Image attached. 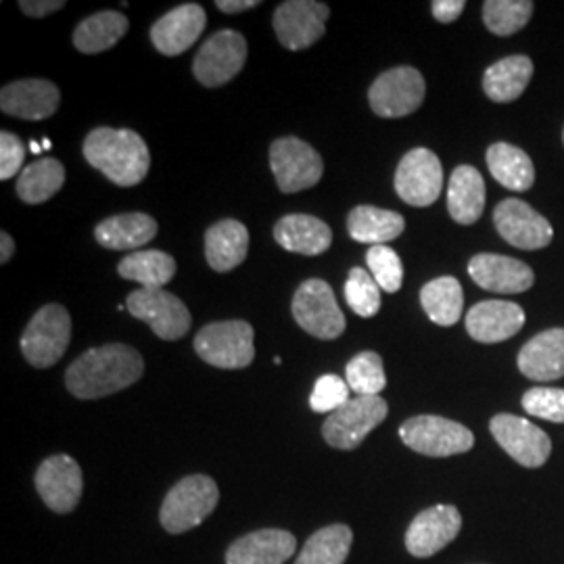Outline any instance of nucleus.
Returning a JSON list of instances; mask_svg holds the SVG:
<instances>
[{
	"label": "nucleus",
	"mask_w": 564,
	"mask_h": 564,
	"mask_svg": "<svg viewBox=\"0 0 564 564\" xmlns=\"http://www.w3.org/2000/svg\"><path fill=\"white\" fill-rule=\"evenodd\" d=\"M144 372L142 356L130 345L107 343L84 351L65 372V384L78 400H101L137 383Z\"/></svg>",
	"instance_id": "obj_1"
},
{
	"label": "nucleus",
	"mask_w": 564,
	"mask_h": 564,
	"mask_svg": "<svg viewBox=\"0 0 564 564\" xmlns=\"http://www.w3.org/2000/svg\"><path fill=\"white\" fill-rule=\"evenodd\" d=\"M82 153L86 162L118 186L141 184L151 167L147 142L139 132L128 128L93 130L84 141Z\"/></svg>",
	"instance_id": "obj_2"
},
{
	"label": "nucleus",
	"mask_w": 564,
	"mask_h": 564,
	"mask_svg": "<svg viewBox=\"0 0 564 564\" xmlns=\"http://www.w3.org/2000/svg\"><path fill=\"white\" fill-rule=\"evenodd\" d=\"M220 502L218 484L207 475H188L174 485L160 510L163 529L181 535L209 519Z\"/></svg>",
	"instance_id": "obj_3"
},
{
	"label": "nucleus",
	"mask_w": 564,
	"mask_h": 564,
	"mask_svg": "<svg viewBox=\"0 0 564 564\" xmlns=\"http://www.w3.org/2000/svg\"><path fill=\"white\" fill-rule=\"evenodd\" d=\"M72 341V318L59 303H48L34 314L21 335V354L34 368L59 362Z\"/></svg>",
	"instance_id": "obj_4"
},
{
	"label": "nucleus",
	"mask_w": 564,
	"mask_h": 564,
	"mask_svg": "<svg viewBox=\"0 0 564 564\" xmlns=\"http://www.w3.org/2000/svg\"><path fill=\"white\" fill-rule=\"evenodd\" d=\"M195 351L203 362L216 368H247L256 358L253 326L245 321L207 324L195 337Z\"/></svg>",
	"instance_id": "obj_5"
},
{
	"label": "nucleus",
	"mask_w": 564,
	"mask_h": 564,
	"mask_svg": "<svg viewBox=\"0 0 564 564\" xmlns=\"http://www.w3.org/2000/svg\"><path fill=\"white\" fill-rule=\"evenodd\" d=\"M400 437L410 449L429 458L458 456L466 454L475 445V435L470 429L433 414H423L405 421L400 426Z\"/></svg>",
	"instance_id": "obj_6"
},
{
	"label": "nucleus",
	"mask_w": 564,
	"mask_h": 564,
	"mask_svg": "<svg viewBox=\"0 0 564 564\" xmlns=\"http://www.w3.org/2000/svg\"><path fill=\"white\" fill-rule=\"evenodd\" d=\"M293 318L316 339L333 341L345 333V316L330 284L321 279L302 282L293 295Z\"/></svg>",
	"instance_id": "obj_7"
},
{
	"label": "nucleus",
	"mask_w": 564,
	"mask_h": 564,
	"mask_svg": "<svg viewBox=\"0 0 564 564\" xmlns=\"http://www.w3.org/2000/svg\"><path fill=\"white\" fill-rule=\"evenodd\" d=\"M389 405L381 395H356L328 414L323 424V437L335 449H356L366 435L383 423Z\"/></svg>",
	"instance_id": "obj_8"
},
{
	"label": "nucleus",
	"mask_w": 564,
	"mask_h": 564,
	"mask_svg": "<svg viewBox=\"0 0 564 564\" xmlns=\"http://www.w3.org/2000/svg\"><path fill=\"white\" fill-rule=\"evenodd\" d=\"M270 167L282 193H302L323 178V158L314 147L295 137L272 142Z\"/></svg>",
	"instance_id": "obj_9"
},
{
	"label": "nucleus",
	"mask_w": 564,
	"mask_h": 564,
	"mask_svg": "<svg viewBox=\"0 0 564 564\" xmlns=\"http://www.w3.org/2000/svg\"><path fill=\"white\" fill-rule=\"evenodd\" d=\"M426 84L414 67H393L372 82L368 90L370 109L381 118H403L414 113L424 101Z\"/></svg>",
	"instance_id": "obj_10"
},
{
	"label": "nucleus",
	"mask_w": 564,
	"mask_h": 564,
	"mask_svg": "<svg viewBox=\"0 0 564 564\" xmlns=\"http://www.w3.org/2000/svg\"><path fill=\"white\" fill-rule=\"evenodd\" d=\"M128 312L149 324L163 341H178L191 328V312L184 303L163 289H139L126 302Z\"/></svg>",
	"instance_id": "obj_11"
},
{
	"label": "nucleus",
	"mask_w": 564,
	"mask_h": 564,
	"mask_svg": "<svg viewBox=\"0 0 564 564\" xmlns=\"http://www.w3.org/2000/svg\"><path fill=\"white\" fill-rule=\"evenodd\" d=\"M444 186V170L440 158L424 149H412L403 155L395 172V193L412 207H426L440 199Z\"/></svg>",
	"instance_id": "obj_12"
},
{
	"label": "nucleus",
	"mask_w": 564,
	"mask_h": 564,
	"mask_svg": "<svg viewBox=\"0 0 564 564\" xmlns=\"http://www.w3.org/2000/svg\"><path fill=\"white\" fill-rule=\"evenodd\" d=\"M247 61V41L235 30H220L203 44L193 74L207 88H218L239 76Z\"/></svg>",
	"instance_id": "obj_13"
},
{
	"label": "nucleus",
	"mask_w": 564,
	"mask_h": 564,
	"mask_svg": "<svg viewBox=\"0 0 564 564\" xmlns=\"http://www.w3.org/2000/svg\"><path fill=\"white\" fill-rule=\"evenodd\" d=\"M489 431L506 454L527 468H540L552 454V442L540 426L514 414H498Z\"/></svg>",
	"instance_id": "obj_14"
},
{
	"label": "nucleus",
	"mask_w": 564,
	"mask_h": 564,
	"mask_svg": "<svg viewBox=\"0 0 564 564\" xmlns=\"http://www.w3.org/2000/svg\"><path fill=\"white\" fill-rule=\"evenodd\" d=\"M330 9L316 0H286L274 13V32L284 48L303 51L323 39Z\"/></svg>",
	"instance_id": "obj_15"
},
{
	"label": "nucleus",
	"mask_w": 564,
	"mask_h": 564,
	"mask_svg": "<svg viewBox=\"0 0 564 564\" xmlns=\"http://www.w3.org/2000/svg\"><path fill=\"white\" fill-rule=\"evenodd\" d=\"M463 529V514L452 505L433 506L416 514L405 531V550L416 558H431L452 544Z\"/></svg>",
	"instance_id": "obj_16"
},
{
	"label": "nucleus",
	"mask_w": 564,
	"mask_h": 564,
	"mask_svg": "<svg viewBox=\"0 0 564 564\" xmlns=\"http://www.w3.org/2000/svg\"><path fill=\"white\" fill-rule=\"evenodd\" d=\"M36 491L42 502L57 514H67L80 505L82 479L80 464L67 454H57L42 460L36 470Z\"/></svg>",
	"instance_id": "obj_17"
},
{
	"label": "nucleus",
	"mask_w": 564,
	"mask_h": 564,
	"mask_svg": "<svg viewBox=\"0 0 564 564\" xmlns=\"http://www.w3.org/2000/svg\"><path fill=\"white\" fill-rule=\"evenodd\" d=\"M494 224L508 245L524 251L547 247L554 237V230L544 216L521 199L498 203L494 209Z\"/></svg>",
	"instance_id": "obj_18"
},
{
	"label": "nucleus",
	"mask_w": 564,
	"mask_h": 564,
	"mask_svg": "<svg viewBox=\"0 0 564 564\" xmlns=\"http://www.w3.org/2000/svg\"><path fill=\"white\" fill-rule=\"evenodd\" d=\"M205 25L207 15L202 4L186 2L155 21L151 28V42L165 57H176L199 41Z\"/></svg>",
	"instance_id": "obj_19"
},
{
	"label": "nucleus",
	"mask_w": 564,
	"mask_h": 564,
	"mask_svg": "<svg viewBox=\"0 0 564 564\" xmlns=\"http://www.w3.org/2000/svg\"><path fill=\"white\" fill-rule=\"evenodd\" d=\"M59 88L41 78L11 82L0 93V109L20 120H46L59 109Z\"/></svg>",
	"instance_id": "obj_20"
},
{
	"label": "nucleus",
	"mask_w": 564,
	"mask_h": 564,
	"mask_svg": "<svg viewBox=\"0 0 564 564\" xmlns=\"http://www.w3.org/2000/svg\"><path fill=\"white\" fill-rule=\"evenodd\" d=\"M524 326V312L519 303H477L466 314V330L477 343H502L512 339Z\"/></svg>",
	"instance_id": "obj_21"
},
{
	"label": "nucleus",
	"mask_w": 564,
	"mask_h": 564,
	"mask_svg": "<svg viewBox=\"0 0 564 564\" xmlns=\"http://www.w3.org/2000/svg\"><path fill=\"white\" fill-rule=\"evenodd\" d=\"M468 274L485 291L491 293H524L533 286V270L514 258L481 253L468 262Z\"/></svg>",
	"instance_id": "obj_22"
},
{
	"label": "nucleus",
	"mask_w": 564,
	"mask_h": 564,
	"mask_svg": "<svg viewBox=\"0 0 564 564\" xmlns=\"http://www.w3.org/2000/svg\"><path fill=\"white\" fill-rule=\"evenodd\" d=\"M297 540L284 529H260L247 533L226 550V564H284L295 552Z\"/></svg>",
	"instance_id": "obj_23"
},
{
	"label": "nucleus",
	"mask_w": 564,
	"mask_h": 564,
	"mask_svg": "<svg viewBox=\"0 0 564 564\" xmlns=\"http://www.w3.org/2000/svg\"><path fill=\"white\" fill-rule=\"evenodd\" d=\"M519 370L531 381H556L564 377V328H550L524 343Z\"/></svg>",
	"instance_id": "obj_24"
},
{
	"label": "nucleus",
	"mask_w": 564,
	"mask_h": 564,
	"mask_svg": "<svg viewBox=\"0 0 564 564\" xmlns=\"http://www.w3.org/2000/svg\"><path fill=\"white\" fill-rule=\"evenodd\" d=\"M274 239L282 249L300 256H321L330 249V226L316 216L289 214L274 226Z\"/></svg>",
	"instance_id": "obj_25"
},
{
	"label": "nucleus",
	"mask_w": 564,
	"mask_h": 564,
	"mask_svg": "<svg viewBox=\"0 0 564 564\" xmlns=\"http://www.w3.org/2000/svg\"><path fill=\"white\" fill-rule=\"evenodd\" d=\"M249 251L247 226L237 220H223L205 232V258L216 272H230L241 265Z\"/></svg>",
	"instance_id": "obj_26"
},
{
	"label": "nucleus",
	"mask_w": 564,
	"mask_h": 564,
	"mask_svg": "<svg viewBox=\"0 0 564 564\" xmlns=\"http://www.w3.org/2000/svg\"><path fill=\"white\" fill-rule=\"evenodd\" d=\"M158 235L155 218L147 214H120L97 224L95 239L105 249L116 251H134L142 245L153 241Z\"/></svg>",
	"instance_id": "obj_27"
},
{
	"label": "nucleus",
	"mask_w": 564,
	"mask_h": 564,
	"mask_svg": "<svg viewBox=\"0 0 564 564\" xmlns=\"http://www.w3.org/2000/svg\"><path fill=\"white\" fill-rule=\"evenodd\" d=\"M485 209V181L473 165L454 170L447 186V212L463 226H470L481 218Z\"/></svg>",
	"instance_id": "obj_28"
},
{
	"label": "nucleus",
	"mask_w": 564,
	"mask_h": 564,
	"mask_svg": "<svg viewBox=\"0 0 564 564\" xmlns=\"http://www.w3.org/2000/svg\"><path fill=\"white\" fill-rule=\"evenodd\" d=\"M405 228L402 214L379 209L372 205H360L347 216V232L354 241L383 245L398 239Z\"/></svg>",
	"instance_id": "obj_29"
},
{
	"label": "nucleus",
	"mask_w": 564,
	"mask_h": 564,
	"mask_svg": "<svg viewBox=\"0 0 564 564\" xmlns=\"http://www.w3.org/2000/svg\"><path fill=\"white\" fill-rule=\"evenodd\" d=\"M533 76V61L512 55L494 63L484 76L485 95L496 102L517 101Z\"/></svg>",
	"instance_id": "obj_30"
},
{
	"label": "nucleus",
	"mask_w": 564,
	"mask_h": 564,
	"mask_svg": "<svg viewBox=\"0 0 564 564\" xmlns=\"http://www.w3.org/2000/svg\"><path fill=\"white\" fill-rule=\"evenodd\" d=\"M487 165L496 181L514 193H524L535 182V167L523 149L496 142L487 149Z\"/></svg>",
	"instance_id": "obj_31"
},
{
	"label": "nucleus",
	"mask_w": 564,
	"mask_h": 564,
	"mask_svg": "<svg viewBox=\"0 0 564 564\" xmlns=\"http://www.w3.org/2000/svg\"><path fill=\"white\" fill-rule=\"evenodd\" d=\"M130 21L120 11H101L80 21L74 30V44L80 53L97 55L113 48L126 36Z\"/></svg>",
	"instance_id": "obj_32"
},
{
	"label": "nucleus",
	"mask_w": 564,
	"mask_h": 564,
	"mask_svg": "<svg viewBox=\"0 0 564 564\" xmlns=\"http://www.w3.org/2000/svg\"><path fill=\"white\" fill-rule=\"evenodd\" d=\"M118 274L126 281L139 282L141 289H163L176 276V260L165 251L141 249L121 260Z\"/></svg>",
	"instance_id": "obj_33"
},
{
	"label": "nucleus",
	"mask_w": 564,
	"mask_h": 564,
	"mask_svg": "<svg viewBox=\"0 0 564 564\" xmlns=\"http://www.w3.org/2000/svg\"><path fill=\"white\" fill-rule=\"evenodd\" d=\"M421 303L433 323L454 326L463 316V284L454 276H440L435 281L426 282L421 291Z\"/></svg>",
	"instance_id": "obj_34"
},
{
	"label": "nucleus",
	"mask_w": 564,
	"mask_h": 564,
	"mask_svg": "<svg viewBox=\"0 0 564 564\" xmlns=\"http://www.w3.org/2000/svg\"><path fill=\"white\" fill-rule=\"evenodd\" d=\"M354 544V531L347 524H328L307 538L295 564H345Z\"/></svg>",
	"instance_id": "obj_35"
},
{
	"label": "nucleus",
	"mask_w": 564,
	"mask_h": 564,
	"mask_svg": "<svg viewBox=\"0 0 564 564\" xmlns=\"http://www.w3.org/2000/svg\"><path fill=\"white\" fill-rule=\"evenodd\" d=\"M65 182V167L55 158H44L23 167L18 178V195L23 203L39 205L57 195Z\"/></svg>",
	"instance_id": "obj_36"
},
{
	"label": "nucleus",
	"mask_w": 564,
	"mask_h": 564,
	"mask_svg": "<svg viewBox=\"0 0 564 564\" xmlns=\"http://www.w3.org/2000/svg\"><path fill=\"white\" fill-rule=\"evenodd\" d=\"M531 15V0H487L484 4L485 25L496 36H512L521 32Z\"/></svg>",
	"instance_id": "obj_37"
},
{
	"label": "nucleus",
	"mask_w": 564,
	"mask_h": 564,
	"mask_svg": "<svg viewBox=\"0 0 564 564\" xmlns=\"http://www.w3.org/2000/svg\"><path fill=\"white\" fill-rule=\"evenodd\" d=\"M345 381L358 395H379L387 387L383 358L375 351H362L345 366Z\"/></svg>",
	"instance_id": "obj_38"
},
{
	"label": "nucleus",
	"mask_w": 564,
	"mask_h": 564,
	"mask_svg": "<svg viewBox=\"0 0 564 564\" xmlns=\"http://www.w3.org/2000/svg\"><path fill=\"white\" fill-rule=\"evenodd\" d=\"M345 302L362 318H372L381 307V286L364 268H351L345 281Z\"/></svg>",
	"instance_id": "obj_39"
},
{
	"label": "nucleus",
	"mask_w": 564,
	"mask_h": 564,
	"mask_svg": "<svg viewBox=\"0 0 564 564\" xmlns=\"http://www.w3.org/2000/svg\"><path fill=\"white\" fill-rule=\"evenodd\" d=\"M366 263L372 279L383 289L384 293H398L402 289L403 263L400 256L387 247L375 245L366 253Z\"/></svg>",
	"instance_id": "obj_40"
},
{
	"label": "nucleus",
	"mask_w": 564,
	"mask_h": 564,
	"mask_svg": "<svg viewBox=\"0 0 564 564\" xmlns=\"http://www.w3.org/2000/svg\"><path fill=\"white\" fill-rule=\"evenodd\" d=\"M523 408L535 419L564 424V389L533 387L523 395Z\"/></svg>",
	"instance_id": "obj_41"
},
{
	"label": "nucleus",
	"mask_w": 564,
	"mask_h": 564,
	"mask_svg": "<svg viewBox=\"0 0 564 564\" xmlns=\"http://www.w3.org/2000/svg\"><path fill=\"white\" fill-rule=\"evenodd\" d=\"M349 384L341 377L337 375H324L321 377L316 384H314V391L310 395V408L316 412V414H326V412H337L339 408H343L345 403L349 402Z\"/></svg>",
	"instance_id": "obj_42"
},
{
	"label": "nucleus",
	"mask_w": 564,
	"mask_h": 564,
	"mask_svg": "<svg viewBox=\"0 0 564 564\" xmlns=\"http://www.w3.org/2000/svg\"><path fill=\"white\" fill-rule=\"evenodd\" d=\"M25 147L20 137L9 130L0 132V181H9L23 172Z\"/></svg>",
	"instance_id": "obj_43"
},
{
	"label": "nucleus",
	"mask_w": 564,
	"mask_h": 564,
	"mask_svg": "<svg viewBox=\"0 0 564 564\" xmlns=\"http://www.w3.org/2000/svg\"><path fill=\"white\" fill-rule=\"evenodd\" d=\"M464 9H466L464 0H435V2H431L433 18L442 21V23H452V21L458 20L463 15Z\"/></svg>",
	"instance_id": "obj_44"
},
{
	"label": "nucleus",
	"mask_w": 564,
	"mask_h": 564,
	"mask_svg": "<svg viewBox=\"0 0 564 564\" xmlns=\"http://www.w3.org/2000/svg\"><path fill=\"white\" fill-rule=\"evenodd\" d=\"M65 7L63 0H21L20 9L30 15V18H46V15H53Z\"/></svg>",
	"instance_id": "obj_45"
},
{
	"label": "nucleus",
	"mask_w": 564,
	"mask_h": 564,
	"mask_svg": "<svg viewBox=\"0 0 564 564\" xmlns=\"http://www.w3.org/2000/svg\"><path fill=\"white\" fill-rule=\"evenodd\" d=\"M258 4H260L258 0H218V2H216V7H218L223 13H228V15L242 13V11H251V9H256Z\"/></svg>",
	"instance_id": "obj_46"
},
{
	"label": "nucleus",
	"mask_w": 564,
	"mask_h": 564,
	"mask_svg": "<svg viewBox=\"0 0 564 564\" xmlns=\"http://www.w3.org/2000/svg\"><path fill=\"white\" fill-rule=\"evenodd\" d=\"M13 251H15V242L7 230H2L0 232V263L9 262L13 258Z\"/></svg>",
	"instance_id": "obj_47"
},
{
	"label": "nucleus",
	"mask_w": 564,
	"mask_h": 564,
	"mask_svg": "<svg viewBox=\"0 0 564 564\" xmlns=\"http://www.w3.org/2000/svg\"><path fill=\"white\" fill-rule=\"evenodd\" d=\"M30 151H32V153H34V155H41L42 147H41V144H39V142L32 141V142H30Z\"/></svg>",
	"instance_id": "obj_48"
},
{
	"label": "nucleus",
	"mask_w": 564,
	"mask_h": 564,
	"mask_svg": "<svg viewBox=\"0 0 564 564\" xmlns=\"http://www.w3.org/2000/svg\"><path fill=\"white\" fill-rule=\"evenodd\" d=\"M42 149H44V151H48V149H51V141H48V139H44V141H42Z\"/></svg>",
	"instance_id": "obj_49"
},
{
	"label": "nucleus",
	"mask_w": 564,
	"mask_h": 564,
	"mask_svg": "<svg viewBox=\"0 0 564 564\" xmlns=\"http://www.w3.org/2000/svg\"><path fill=\"white\" fill-rule=\"evenodd\" d=\"M563 139H564V134H563Z\"/></svg>",
	"instance_id": "obj_50"
}]
</instances>
